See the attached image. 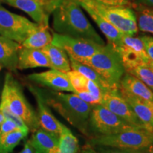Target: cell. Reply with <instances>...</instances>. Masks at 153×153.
<instances>
[{
	"label": "cell",
	"mask_w": 153,
	"mask_h": 153,
	"mask_svg": "<svg viewBox=\"0 0 153 153\" xmlns=\"http://www.w3.org/2000/svg\"><path fill=\"white\" fill-rule=\"evenodd\" d=\"M1 101L5 103L11 111L26 123L29 131L33 133L41 128L37 113L24 96L22 86L10 72L5 75Z\"/></svg>",
	"instance_id": "cell-3"
},
{
	"label": "cell",
	"mask_w": 153,
	"mask_h": 153,
	"mask_svg": "<svg viewBox=\"0 0 153 153\" xmlns=\"http://www.w3.org/2000/svg\"><path fill=\"white\" fill-rule=\"evenodd\" d=\"M0 111L2 112L5 118H7V119H9L12 120L13 122H14L16 124V126L19 127V128L22 130V131L29 133V129H28L27 126L26 125V123L19 116H17L16 115L13 114L9 108V107L7 106V105L5 103L2 102V101H1V103H0Z\"/></svg>",
	"instance_id": "cell-29"
},
{
	"label": "cell",
	"mask_w": 153,
	"mask_h": 153,
	"mask_svg": "<svg viewBox=\"0 0 153 153\" xmlns=\"http://www.w3.org/2000/svg\"><path fill=\"white\" fill-rule=\"evenodd\" d=\"M22 45L8 38L0 36V65L10 71L17 70L18 55Z\"/></svg>",
	"instance_id": "cell-18"
},
{
	"label": "cell",
	"mask_w": 153,
	"mask_h": 153,
	"mask_svg": "<svg viewBox=\"0 0 153 153\" xmlns=\"http://www.w3.org/2000/svg\"><path fill=\"white\" fill-rule=\"evenodd\" d=\"M28 89L33 94L37 103V116L41 128L45 131L58 135L60 133L62 123L52 114L49 106L44 99L41 89L29 85Z\"/></svg>",
	"instance_id": "cell-14"
},
{
	"label": "cell",
	"mask_w": 153,
	"mask_h": 153,
	"mask_svg": "<svg viewBox=\"0 0 153 153\" xmlns=\"http://www.w3.org/2000/svg\"><path fill=\"white\" fill-rule=\"evenodd\" d=\"M1 66L0 65V71H1Z\"/></svg>",
	"instance_id": "cell-43"
},
{
	"label": "cell",
	"mask_w": 153,
	"mask_h": 153,
	"mask_svg": "<svg viewBox=\"0 0 153 153\" xmlns=\"http://www.w3.org/2000/svg\"><path fill=\"white\" fill-rule=\"evenodd\" d=\"M137 25L138 30L153 35V12L148 7L135 4Z\"/></svg>",
	"instance_id": "cell-26"
},
{
	"label": "cell",
	"mask_w": 153,
	"mask_h": 153,
	"mask_svg": "<svg viewBox=\"0 0 153 153\" xmlns=\"http://www.w3.org/2000/svg\"><path fill=\"white\" fill-rule=\"evenodd\" d=\"M52 39L53 35H51L48 26L39 25L37 29L30 34L21 45L22 47L28 48L41 50L51 44Z\"/></svg>",
	"instance_id": "cell-23"
},
{
	"label": "cell",
	"mask_w": 153,
	"mask_h": 153,
	"mask_svg": "<svg viewBox=\"0 0 153 153\" xmlns=\"http://www.w3.org/2000/svg\"><path fill=\"white\" fill-rule=\"evenodd\" d=\"M38 26L26 17L11 12L0 4V36L22 44Z\"/></svg>",
	"instance_id": "cell-8"
},
{
	"label": "cell",
	"mask_w": 153,
	"mask_h": 153,
	"mask_svg": "<svg viewBox=\"0 0 153 153\" xmlns=\"http://www.w3.org/2000/svg\"><path fill=\"white\" fill-rule=\"evenodd\" d=\"M148 65L149 66H150V68H152V70H153V62H152V61H150V62H149V64H148Z\"/></svg>",
	"instance_id": "cell-41"
},
{
	"label": "cell",
	"mask_w": 153,
	"mask_h": 153,
	"mask_svg": "<svg viewBox=\"0 0 153 153\" xmlns=\"http://www.w3.org/2000/svg\"><path fill=\"white\" fill-rule=\"evenodd\" d=\"M140 38L144 43V46L147 55L150 60L153 62V37L150 36H142Z\"/></svg>",
	"instance_id": "cell-32"
},
{
	"label": "cell",
	"mask_w": 153,
	"mask_h": 153,
	"mask_svg": "<svg viewBox=\"0 0 153 153\" xmlns=\"http://www.w3.org/2000/svg\"><path fill=\"white\" fill-rule=\"evenodd\" d=\"M114 48L119 53L125 70L140 64L148 65L150 61L140 37L123 35L119 45Z\"/></svg>",
	"instance_id": "cell-11"
},
{
	"label": "cell",
	"mask_w": 153,
	"mask_h": 153,
	"mask_svg": "<svg viewBox=\"0 0 153 153\" xmlns=\"http://www.w3.org/2000/svg\"><path fill=\"white\" fill-rule=\"evenodd\" d=\"M19 153H36V152L33 147H32V145H30L29 141L28 140L27 142L25 143L23 150Z\"/></svg>",
	"instance_id": "cell-37"
},
{
	"label": "cell",
	"mask_w": 153,
	"mask_h": 153,
	"mask_svg": "<svg viewBox=\"0 0 153 153\" xmlns=\"http://www.w3.org/2000/svg\"><path fill=\"white\" fill-rule=\"evenodd\" d=\"M86 90L91 95L93 96L94 98L99 103V104H101V99L103 98V96H104V93L94 82L87 79V85H86Z\"/></svg>",
	"instance_id": "cell-30"
},
{
	"label": "cell",
	"mask_w": 153,
	"mask_h": 153,
	"mask_svg": "<svg viewBox=\"0 0 153 153\" xmlns=\"http://www.w3.org/2000/svg\"><path fill=\"white\" fill-rule=\"evenodd\" d=\"M20 128H19V127L16 126V124L14 122L6 118L4 120L3 123L1 124V126H0V135L11 133V132L16 131V130Z\"/></svg>",
	"instance_id": "cell-33"
},
{
	"label": "cell",
	"mask_w": 153,
	"mask_h": 153,
	"mask_svg": "<svg viewBox=\"0 0 153 153\" xmlns=\"http://www.w3.org/2000/svg\"><path fill=\"white\" fill-rule=\"evenodd\" d=\"M62 0H0V2L19 9L31 17L36 24L48 26L49 17Z\"/></svg>",
	"instance_id": "cell-10"
},
{
	"label": "cell",
	"mask_w": 153,
	"mask_h": 153,
	"mask_svg": "<svg viewBox=\"0 0 153 153\" xmlns=\"http://www.w3.org/2000/svg\"><path fill=\"white\" fill-rule=\"evenodd\" d=\"M119 91L145 128L153 132V102L137 98L121 89H119Z\"/></svg>",
	"instance_id": "cell-15"
},
{
	"label": "cell",
	"mask_w": 153,
	"mask_h": 153,
	"mask_svg": "<svg viewBox=\"0 0 153 153\" xmlns=\"http://www.w3.org/2000/svg\"><path fill=\"white\" fill-rule=\"evenodd\" d=\"M134 128H138L131 126L102 105H95L91 109L89 118L91 137L112 135Z\"/></svg>",
	"instance_id": "cell-7"
},
{
	"label": "cell",
	"mask_w": 153,
	"mask_h": 153,
	"mask_svg": "<svg viewBox=\"0 0 153 153\" xmlns=\"http://www.w3.org/2000/svg\"><path fill=\"white\" fill-rule=\"evenodd\" d=\"M87 145L145 150L153 148V132L145 128H134L116 134L89 137Z\"/></svg>",
	"instance_id": "cell-5"
},
{
	"label": "cell",
	"mask_w": 153,
	"mask_h": 153,
	"mask_svg": "<svg viewBox=\"0 0 153 153\" xmlns=\"http://www.w3.org/2000/svg\"><path fill=\"white\" fill-rule=\"evenodd\" d=\"M66 74L72 87H73L74 93L87 91L86 90V85H87L88 79L87 78H86L79 72L73 70H71Z\"/></svg>",
	"instance_id": "cell-28"
},
{
	"label": "cell",
	"mask_w": 153,
	"mask_h": 153,
	"mask_svg": "<svg viewBox=\"0 0 153 153\" xmlns=\"http://www.w3.org/2000/svg\"><path fill=\"white\" fill-rule=\"evenodd\" d=\"M79 143L77 137L70 129L62 123L59 134L58 153H79Z\"/></svg>",
	"instance_id": "cell-24"
},
{
	"label": "cell",
	"mask_w": 153,
	"mask_h": 153,
	"mask_svg": "<svg viewBox=\"0 0 153 153\" xmlns=\"http://www.w3.org/2000/svg\"><path fill=\"white\" fill-rule=\"evenodd\" d=\"M104 4L110 6H126L129 4L128 0H96Z\"/></svg>",
	"instance_id": "cell-35"
},
{
	"label": "cell",
	"mask_w": 153,
	"mask_h": 153,
	"mask_svg": "<svg viewBox=\"0 0 153 153\" xmlns=\"http://www.w3.org/2000/svg\"><path fill=\"white\" fill-rule=\"evenodd\" d=\"M135 4L153 8V0H135Z\"/></svg>",
	"instance_id": "cell-36"
},
{
	"label": "cell",
	"mask_w": 153,
	"mask_h": 153,
	"mask_svg": "<svg viewBox=\"0 0 153 153\" xmlns=\"http://www.w3.org/2000/svg\"><path fill=\"white\" fill-rule=\"evenodd\" d=\"M94 148L98 153H143V151H144L131 150V149L113 148V147L107 146H94Z\"/></svg>",
	"instance_id": "cell-31"
},
{
	"label": "cell",
	"mask_w": 153,
	"mask_h": 153,
	"mask_svg": "<svg viewBox=\"0 0 153 153\" xmlns=\"http://www.w3.org/2000/svg\"><path fill=\"white\" fill-rule=\"evenodd\" d=\"M5 119H6V118L4 117V115H3L2 112H1V111H0V126H1V124L3 123L4 120Z\"/></svg>",
	"instance_id": "cell-39"
},
{
	"label": "cell",
	"mask_w": 153,
	"mask_h": 153,
	"mask_svg": "<svg viewBox=\"0 0 153 153\" xmlns=\"http://www.w3.org/2000/svg\"><path fill=\"white\" fill-rule=\"evenodd\" d=\"M119 89L137 98L153 102V91L136 76L126 72L120 82Z\"/></svg>",
	"instance_id": "cell-19"
},
{
	"label": "cell",
	"mask_w": 153,
	"mask_h": 153,
	"mask_svg": "<svg viewBox=\"0 0 153 153\" xmlns=\"http://www.w3.org/2000/svg\"><path fill=\"white\" fill-rule=\"evenodd\" d=\"M126 72L136 76L153 91V70L148 65H137L126 69Z\"/></svg>",
	"instance_id": "cell-27"
},
{
	"label": "cell",
	"mask_w": 153,
	"mask_h": 153,
	"mask_svg": "<svg viewBox=\"0 0 153 153\" xmlns=\"http://www.w3.org/2000/svg\"><path fill=\"white\" fill-rule=\"evenodd\" d=\"M41 91L49 107L54 108L82 134L91 137L89 118L94 106L82 100L75 93L43 89Z\"/></svg>",
	"instance_id": "cell-2"
},
{
	"label": "cell",
	"mask_w": 153,
	"mask_h": 153,
	"mask_svg": "<svg viewBox=\"0 0 153 153\" xmlns=\"http://www.w3.org/2000/svg\"><path fill=\"white\" fill-rule=\"evenodd\" d=\"M52 14L55 33L85 38L105 45L103 38L96 31L75 0H62Z\"/></svg>",
	"instance_id": "cell-1"
},
{
	"label": "cell",
	"mask_w": 153,
	"mask_h": 153,
	"mask_svg": "<svg viewBox=\"0 0 153 153\" xmlns=\"http://www.w3.org/2000/svg\"><path fill=\"white\" fill-rule=\"evenodd\" d=\"M75 94L82 99V100L85 101L87 104L91 105V106H95V105L99 104V103L97 102V101L94 98L93 96L91 95L87 91H81V92H77Z\"/></svg>",
	"instance_id": "cell-34"
},
{
	"label": "cell",
	"mask_w": 153,
	"mask_h": 153,
	"mask_svg": "<svg viewBox=\"0 0 153 153\" xmlns=\"http://www.w3.org/2000/svg\"><path fill=\"white\" fill-rule=\"evenodd\" d=\"M35 68H49L52 69L51 62L41 50L22 47L19 50L18 55V70Z\"/></svg>",
	"instance_id": "cell-16"
},
{
	"label": "cell",
	"mask_w": 153,
	"mask_h": 153,
	"mask_svg": "<svg viewBox=\"0 0 153 153\" xmlns=\"http://www.w3.org/2000/svg\"><path fill=\"white\" fill-rule=\"evenodd\" d=\"M100 104L134 127L146 129L131 106L120 95L119 89L104 94Z\"/></svg>",
	"instance_id": "cell-12"
},
{
	"label": "cell",
	"mask_w": 153,
	"mask_h": 153,
	"mask_svg": "<svg viewBox=\"0 0 153 153\" xmlns=\"http://www.w3.org/2000/svg\"><path fill=\"white\" fill-rule=\"evenodd\" d=\"M51 43L62 48L69 57L80 62L87 60L104 46L91 40L74 38L55 32L53 33Z\"/></svg>",
	"instance_id": "cell-9"
},
{
	"label": "cell",
	"mask_w": 153,
	"mask_h": 153,
	"mask_svg": "<svg viewBox=\"0 0 153 153\" xmlns=\"http://www.w3.org/2000/svg\"><path fill=\"white\" fill-rule=\"evenodd\" d=\"M79 153H98L94 147L89 145H86L82 150H79Z\"/></svg>",
	"instance_id": "cell-38"
},
{
	"label": "cell",
	"mask_w": 153,
	"mask_h": 153,
	"mask_svg": "<svg viewBox=\"0 0 153 153\" xmlns=\"http://www.w3.org/2000/svg\"><path fill=\"white\" fill-rule=\"evenodd\" d=\"M41 51L46 55L52 69L64 73H67L72 70L68 55L62 48L51 43L43 48Z\"/></svg>",
	"instance_id": "cell-21"
},
{
	"label": "cell",
	"mask_w": 153,
	"mask_h": 153,
	"mask_svg": "<svg viewBox=\"0 0 153 153\" xmlns=\"http://www.w3.org/2000/svg\"><path fill=\"white\" fill-rule=\"evenodd\" d=\"M80 7L84 9L89 15V16L92 19V20L95 22V24L98 26L99 29L102 33L106 38L108 43L113 45L114 47H116L119 45L121 38L124 34L120 32L117 28L114 27L111 24H110L108 21H106L104 17H102L100 14L96 12L94 10L91 9L90 7H87L85 4H79Z\"/></svg>",
	"instance_id": "cell-20"
},
{
	"label": "cell",
	"mask_w": 153,
	"mask_h": 153,
	"mask_svg": "<svg viewBox=\"0 0 153 153\" xmlns=\"http://www.w3.org/2000/svg\"><path fill=\"white\" fill-rule=\"evenodd\" d=\"M69 59H70V66H71L72 70L77 71L79 73H81L82 75L85 76L86 78H87L88 79L94 82L101 88V90L104 91V94L109 92L111 91H116L111 87L109 84L98 72H96L91 67L78 62V61L74 60L73 58L70 57H69Z\"/></svg>",
	"instance_id": "cell-22"
},
{
	"label": "cell",
	"mask_w": 153,
	"mask_h": 153,
	"mask_svg": "<svg viewBox=\"0 0 153 153\" xmlns=\"http://www.w3.org/2000/svg\"><path fill=\"white\" fill-rule=\"evenodd\" d=\"M75 1L90 7L124 35L135 36L138 31L135 11L126 6L106 5L96 0Z\"/></svg>",
	"instance_id": "cell-6"
},
{
	"label": "cell",
	"mask_w": 153,
	"mask_h": 153,
	"mask_svg": "<svg viewBox=\"0 0 153 153\" xmlns=\"http://www.w3.org/2000/svg\"><path fill=\"white\" fill-rule=\"evenodd\" d=\"M28 132L18 129L0 135V153H11L22 140L28 135Z\"/></svg>",
	"instance_id": "cell-25"
},
{
	"label": "cell",
	"mask_w": 153,
	"mask_h": 153,
	"mask_svg": "<svg viewBox=\"0 0 153 153\" xmlns=\"http://www.w3.org/2000/svg\"><path fill=\"white\" fill-rule=\"evenodd\" d=\"M82 63L98 72L114 90L119 89L120 79L126 70L119 53L111 44H105L95 54Z\"/></svg>",
	"instance_id": "cell-4"
},
{
	"label": "cell",
	"mask_w": 153,
	"mask_h": 153,
	"mask_svg": "<svg viewBox=\"0 0 153 153\" xmlns=\"http://www.w3.org/2000/svg\"><path fill=\"white\" fill-rule=\"evenodd\" d=\"M143 153H153V148L148 149V150H145L143 152Z\"/></svg>",
	"instance_id": "cell-40"
},
{
	"label": "cell",
	"mask_w": 153,
	"mask_h": 153,
	"mask_svg": "<svg viewBox=\"0 0 153 153\" xmlns=\"http://www.w3.org/2000/svg\"><path fill=\"white\" fill-rule=\"evenodd\" d=\"M28 141L36 153H58L59 135L42 128L33 132Z\"/></svg>",
	"instance_id": "cell-17"
},
{
	"label": "cell",
	"mask_w": 153,
	"mask_h": 153,
	"mask_svg": "<svg viewBox=\"0 0 153 153\" xmlns=\"http://www.w3.org/2000/svg\"><path fill=\"white\" fill-rule=\"evenodd\" d=\"M148 8H149V7H148ZM149 9H150V10H151V11H152V12H153V8H149Z\"/></svg>",
	"instance_id": "cell-42"
},
{
	"label": "cell",
	"mask_w": 153,
	"mask_h": 153,
	"mask_svg": "<svg viewBox=\"0 0 153 153\" xmlns=\"http://www.w3.org/2000/svg\"><path fill=\"white\" fill-rule=\"evenodd\" d=\"M28 79L55 91L74 93L67 74L55 69L51 68V70L45 72L30 74L28 76Z\"/></svg>",
	"instance_id": "cell-13"
}]
</instances>
